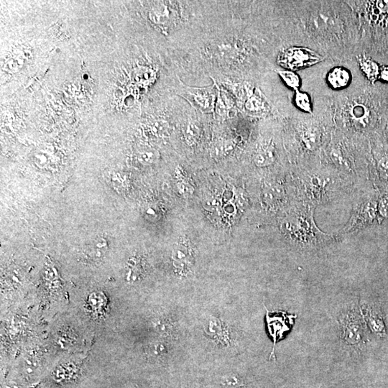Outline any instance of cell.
<instances>
[{
	"mask_svg": "<svg viewBox=\"0 0 388 388\" xmlns=\"http://www.w3.org/2000/svg\"><path fill=\"white\" fill-rule=\"evenodd\" d=\"M277 159L276 148L273 142L262 146L254 156V163L258 167L271 166Z\"/></svg>",
	"mask_w": 388,
	"mask_h": 388,
	"instance_id": "9c48e42d",
	"label": "cell"
},
{
	"mask_svg": "<svg viewBox=\"0 0 388 388\" xmlns=\"http://www.w3.org/2000/svg\"><path fill=\"white\" fill-rule=\"evenodd\" d=\"M380 219L378 200L373 197H365L354 206L352 216L342 234H354L373 225Z\"/></svg>",
	"mask_w": 388,
	"mask_h": 388,
	"instance_id": "3957f363",
	"label": "cell"
},
{
	"mask_svg": "<svg viewBox=\"0 0 388 388\" xmlns=\"http://www.w3.org/2000/svg\"><path fill=\"white\" fill-rule=\"evenodd\" d=\"M233 108V103L230 99L223 91L219 89L217 101L216 102V112L220 115L225 116L228 114Z\"/></svg>",
	"mask_w": 388,
	"mask_h": 388,
	"instance_id": "ffe728a7",
	"label": "cell"
},
{
	"mask_svg": "<svg viewBox=\"0 0 388 388\" xmlns=\"http://www.w3.org/2000/svg\"><path fill=\"white\" fill-rule=\"evenodd\" d=\"M338 321L342 342L350 348L360 349L365 343V329L357 308H348L342 312Z\"/></svg>",
	"mask_w": 388,
	"mask_h": 388,
	"instance_id": "277c9868",
	"label": "cell"
},
{
	"mask_svg": "<svg viewBox=\"0 0 388 388\" xmlns=\"http://www.w3.org/2000/svg\"><path fill=\"white\" fill-rule=\"evenodd\" d=\"M315 209L296 202L280 225V232L287 243L297 250L308 251L340 239L338 236L323 232L317 227Z\"/></svg>",
	"mask_w": 388,
	"mask_h": 388,
	"instance_id": "7a4b0ae2",
	"label": "cell"
},
{
	"mask_svg": "<svg viewBox=\"0 0 388 388\" xmlns=\"http://www.w3.org/2000/svg\"><path fill=\"white\" fill-rule=\"evenodd\" d=\"M158 322H158V324H157L158 331L163 332V334L171 335V336L174 335V333H173V331H174V328L173 327L174 326H173L172 324H169L166 320H160Z\"/></svg>",
	"mask_w": 388,
	"mask_h": 388,
	"instance_id": "cb8c5ba5",
	"label": "cell"
},
{
	"mask_svg": "<svg viewBox=\"0 0 388 388\" xmlns=\"http://www.w3.org/2000/svg\"><path fill=\"white\" fill-rule=\"evenodd\" d=\"M233 148H234V144L232 142L225 140L218 141L213 144L211 154L215 158H220L223 155H227L229 151H232Z\"/></svg>",
	"mask_w": 388,
	"mask_h": 388,
	"instance_id": "44dd1931",
	"label": "cell"
},
{
	"mask_svg": "<svg viewBox=\"0 0 388 388\" xmlns=\"http://www.w3.org/2000/svg\"><path fill=\"white\" fill-rule=\"evenodd\" d=\"M296 318V316L289 315L285 312L272 313L267 310L266 322H267L270 336L273 338V344H274L271 357L274 353L275 347L277 342L283 338L284 335L286 334L287 331H290L291 327L294 325V319Z\"/></svg>",
	"mask_w": 388,
	"mask_h": 388,
	"instance_id": "8992f818",
	"label": "cell"
},
{
	"mask_svg": "<svg viewBox=\"0 0 388 388\" xmlns=\"http://www.w3.org/2000/svg\"><path fill=\"white\" fill-rule=\"evenodd\" d=\"M210 336L218 342H221L223 345L229 343V336L227 330L224 326L220 319L212 318L210 319L209 324Z\"/></svg>",
	"mask_w": 388,
	"mask_h": 388,
	"instance_id": "5bb4252c",
	"label": "cell"
},
{
	"mask_svg": "<svg viewBox=\"0 0 388 388\" xmlns=\"http://www.w3.org/2000/svg\"><path fill=\"white\" fill-rule=\"evenodd\" d=\"M194 102L204 112L212 111L215 105V96L212 90L198 89L193 93Z\"/></svg>",
	"mask_w": 388,
	"mask_h": 388,
	"instance_id": "30bf717a",
	"label": "cell"
},
{
	"mask_svg": "<svg viewBox=\"0 0 388 388\" xmlns=\"http://www.w3.org/2000/svg\"><path fill=\"white\" fill-rule=\"evenodd\" d=\"M380 78L384 82H388V66H384L380 69Z\"/></svg>",
	"mask_w": 388,
	"mask_h": 388,
	"instance_id": "d4e9b609",
	"label": "cell"
},
{
	"mask_svg": "<svg viewBox=\"0 0 388 388\" xmlns=\"http://www.w3.org/2000/svg\"><path fill=\"white\" fill-rule=\"evenodd\" d=\"M324 58L306 47L293 46L285 49L278 56L277 62L286 70L296 71L322 62Z\"/></svg>",
	"mask_w": 388,
	"mask_h": 388,
	"instance_id": "5b68a950",
	"label": "cell"
},
{
	"mask_svg": "<svg viewBox=\"0 0 388 388\" xmlns=\"http://www.w3.org/2000/svg\"><path fill=\"white\" fill-rule=\"evenodd\" d=\"M183 135L190 146H193L198 142L201 135L200 128L193 122H189L183 129Z\"/></svg>",
	"mask_w": 388,
	"mask_h": 388,
	"instance_id": "d6986e66",
	"label": "cell"
},
{
	"mask_svg": "<svg viewBox=\"0 0 388 388\" xmlns=\"http://www.w3.org/2000/svg\"><path fill=\"white\" fill-rule=\"evenodd\" d=\"M245 109L251 114H260L265 111V103L260 94L254 93L247 100Z\"/></svg>",
	"mask_w": 388,
	"mask_h": 388,
	"instance_id": "2e32d148",
	"label": "cell"
},
{
	"mask_svg": "<svg viewBox=\"0 0 388 388\" xmlns=\"http://www.w3.org/2000/svg\"><path fill=\"white\" fill-rule=\"evenodd\" d=\"M326 81L331 89L340 90L347 87L352 81V74L344 67H334L326 76Z\"/></svg>",
	"mask_w": 388,
	"mask_h": 388,
	"instance_id": "ba28073f",
	"label": "cell"
},
{
	"mask_svg": "<svg viewBox=\"0 0 388 388\" xmlns=\"http://www.w3.org/2000/svg\"><path fill=\"white\" fill-rule=\"evenodd\" d=\"M262 199L268 206L280 207L287 202V191L282 184L273 183L264 187Z\"/></svg>",
	"mask_w": 388,
	"mask_h": 388,
	"instance_id": "52a82bcc",
	"label": "cell"
},
{
	"mask_svg": "<svg viewBox=\"0 0 388 388\" xmlns=\"http://www.w3.org/2000/svg\"><path fill=\"white\" fill-rule=\"evenodd\" d=\"M294 103L296 107L302 112L310 113V114L313 112L311 98L308 93L300 91V90L296 91Z\"/></svg>",
	"mask_w": 388,
	"mask_h": 388,
	"instance_id": "e0dca14e",
	"label": "cell"
},
{
	"mask_svg": "<svg viewBox=\"0 0 388 388\" xmlns=\"http://www.w3.org/2000/svg\"><path fill=\"white\" fill-rule=\"evenodd\" d=\"M158 155L156 151L153 150V151H146L141 152L140 153V160L141 162L144 163H154L155 160L158 159Z\"/></svg>",
	"mask_w": 388,
	"mask_h": 388,
	"instance_id": "603a6c76",
	"label": "cell"
},
{
	"mask_svg": "<svg viewBox=\"0 0 388 388\" xmlns=\"http://www.w3.org/2000/svg\"><path fill=\"white\" fill-rule=\"evenodd\" d=\"M282 80L289 88L298 91L301 86V79L296 71L290 70H277Z\"/></svg>",
	"mask_w": 388,
	"mask_h": 388,
	"instance_id": "9a60e30c",
	"label": "cell"
},
{
	"mask_svg": "<svg viewBox=\"0 0 388 388\" xmlns=\"http://www.w3.org/2000/svg\"><path fill=\"white\" fill-rule=\"evenodd\" d=\"M301 142L308 151H314L322 143V135L319 129L308 128L301 133Z\"/></svg>",
	"mask_w": 388,
	"mask_h": 388,
	"instance_id": "8fae6325",
	"label": "cell"
},
{
	"mask_svg": "<svg viewBox=\"0 0 388 388\" xmlns=\"http://www.w3.org/2000/svg\"><path fill=\"white\" fill-rule=\"evenodd\" d=\"M292 184L296 202L315 209L344 193H350L355 186L336 171L297 173L292 179Z\"/></svg>",
	"mask_w": 388,
	"mask_h": 388,
	"instance_id": "6da1fadb",
	"label": "cell"
},
{
	"mask_svg": "<svg viewBox=\"0 0 388 388\" xmlns=\"http://www.w3.org/2000/svg\"><path fill=\"white\" fill-rule=\"evenodd\" d=\"M358 63L361 72L370 82H375L380 78V66L373 59L363 56L358 59Z\"/></svg>",
	"mask_w": 388,
	"mask_h": 388,
	"instance_id": "4fadbf2b",
	"label": "cell"
},
{
	"mask_svg": "<svg viewBox=\"0 0 388 388\" xmlns=\"http://www.w3.org/2000/svg\"><path fill=\"white\" fill-rule=\"evenodd\" d=\"M365 319L368 325L370 326L373 331L378 334H382L384 331V326L382 320L378 317V314L375 310L370 307L365 308Z\"/></svg>",
	"mask_w": 388,
	"mask_h": 388,
	"instance_id": "ac0fdd59",
	"label": "cell"
},
{
	"mask_svg": "<svg viewBox=\"0 0 388 388\" xmlns=\"http://www.w3.org/2000/svg\"><path fill=\"white\" fill-rule=\"evenodd\" d=\"M378 212L380 219L388 220V193L378 199Z\"/></svg>",
	"mask_w": 388,
	"mask_h": 388,
	"instance_id": "7402d4cb",
	"label": "cell"
},
{
	"mask_svg": "<svg viewBox=\"0 0 388 388\" xmlns=\"http://www.w3.org/2000/svg\"><path fill=\"white\" fill-rule=\"evenodd\" d=\"M107 241L105 239H95L91 244L87 245L84 250V256L87 260L91 261L100 260L107 253Z\"/></svg>",
	"mask_w": 388,
	"mask_h": 388,
	"instance_id": "7c38bea8",
	"label": "cell"
}]
</instances>
